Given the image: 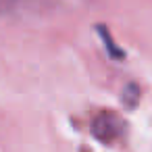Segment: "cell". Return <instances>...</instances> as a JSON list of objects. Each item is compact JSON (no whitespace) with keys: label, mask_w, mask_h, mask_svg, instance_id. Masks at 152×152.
<instances>
[{"label":"cell","mask_w":152,"mask_h":152,"mask_svg":"<svg viewBox=\"0 0 152 152\" xmlns=\"http://www.w3.org/2000/svg\"><path fill=\"white\" fill-rule=\"evenodd\" d=\"M92 131H94V135H96L100 142H106V144H108V142L121 137V133H123V123H121V119H119L117 115H113V113H102V115H98V117L94 119Z\"/></svg>","instance_id":"obj_1"}]
</instances>
